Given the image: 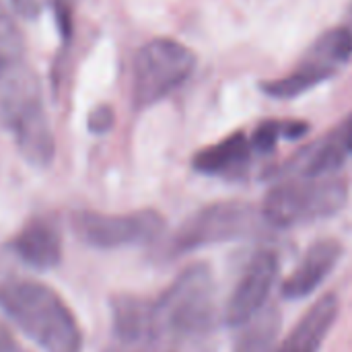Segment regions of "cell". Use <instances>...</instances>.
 Returning <instances> with one entry per match:
<instances>
[{
  "label": "cell",
  "mask_w": 352,
  "mask_h": 352,
  "mask_svg": "<svg viewBox=\"0 0 352 352\" xmlns=\"http://www.w3.org/2000/svg\"><path fill=\"white\" fill-rule=\"evenodd\" d=\"M0 128L10 132L21 157L33 167H47L56 140L43 107V87L25 54L0 58Z\"/></svg>",
  "instance_id": "cell-1"
},
{
  "label": "cell",
  "mask_w": 352,
  "mask_h": 352,
  "mask_svg": "<svg viewBox=\"0 0 352 352\" xmlns=\"http://www.w3.org/2000/svg\"><path fill=\"white\" fill-rule=\"evenodd\" d=\"M0 309L45 352L82 351L78 322L52 287L31 278L0 280Z\"/></svg>",
  "instance_id": "cell-2"
},
{
  "label": "cell",
  "mask_w": 352,
  "mask_h": 352,
  "mask_svg": "<svg viewBox=\"0 0 352 352\" xmlns=\"http://www.w3.org/2000/svg\"><path fill=\"white\" fill-rule=\"evenodd\" d=\"M153 320L157 338L188 340L208 334L217 322V287L208 264L188 266L153 301Z\"/></svg>",
  "instance_id": "cell-3"
},
{
  "label": "cell",
  "mask_w": 352,
  "mask_h": 352,
  "mask_svg": "<svg viewBox=\"0 0 352 352\" xmlns=\"http://www.w3.org/2000/svg\"><path fill=\"white\" fill-rule=\"evenodd\" d=\"M349 202V184L342 177H283L262 202V219L289 229L338 214Z\"/></svg>",
  "instance_id": "cell-4"
},
{
  "label": "cell",
  "mask_w": 352,
  "mask_h": 352,
  "mask_svg": "<svg viewBox=\"0 0 352 352\" xmlns=\"http://www.w3.org/2000/svg\"><path fill=\"white\" fill-rule=\"evenodd\" d=\"M196 56L184 43L157 37L144 43L132 64V103L136 109L153 107L179 89L194 72Z\"/></svg>",
  "instance_id": "cell-5"
},
{
  "label": "cell",
  "mask_w": 352,
  "mask_h": 352,
  "mask_svg": "<svg viewBox=\"0 0 352 352\" xmlns=\"http://www.w3.org/2000/svg\"><path fill=\"white\" fill-rule=\"evenodd\" d=\"M262 212L248 202H214L190 214L169 241V256H182L206 245L237 241L258 231Z\"/></svg>",
  "instance_id": "cell-6"
},
{
  "label": "cell",
  "mask_w": 352,
  "mask_h": 352,
  "mask_svg": "<svg viewBox=\"0 0 352 352\" xmlns=\"http://www.w3.org/2000/svg\"><path fill=\"white\" fill-rule=\"evenodd\" d=\"M352 58V33L346 27L328 29L320 35L299 64L280 78L262 82V91L274 99H293L332 78Z\"/></svg>",
  "instance_id": "cell-7"
},
{
  "label": "cell",
  "mask_w": 352,
  "mask_h": 352,
  "mask_svg": "<svg viewBox=\"0 0 352 352\" xmlns=\"http://www.w3.org/2000/svg\"><path fill=\"white\" fill-rule=\"evenodd\" d=\"M70 225L82 243L97 250H113L155 241L165 229V219L153 208L124 214L76 210L70 217Z\"/></svg>",
  "instance_id": "cell-8"
},
{
  "label": "cell",
  "mask_w": 352,
  "mask_h": 352,
  "mask_svg": "<svg viewBox=\"0 0 352 352\" xmlns=\"http://www.w3.org/2000/svg\"><path fill=\"white\" fill-rule=\"evenodd\" d=\"M278 256L274 252H258L248 262L241 272L227 305H225V324L231 328H241L256 314L266 307L274 280L278 276Z\"/></svg>",
  "instance_id": "cell-9"
},
{
  "label": "cell",
  "mask_w": 352,
  "mask_h": 352,
  "mask_svg": "<svg viewBox=\"0 0 352 352\" xmlns=\"http://www.w3.org/2000/svg\"><path fill=\"white\" fill-rule=\"evenodd\" d=\"M352 157V113L332 128L324 138L299 151L285 167L280 177H326Z\"/></svg>",
  "instance_id": "cell-10"
},
{
  "label": "cell",
  "mask_w": 352,
  "mask_h": 352,
  "mask_svg": "<svg viewBox=\"0 0 352 352\" xmlns=\"http://www.w3.org/2000/svg\"><path fill=\"white\" fill-rule=\"evenodd\" d=\"M12 254L35 270H52L62 260V231L54 217H31L10 239Z\"/></svg>",
  "instance_id": "cell-11"
},
{
  "label": "cell",
  "mask_w": 352,
  "mask_h": 352,
  "mask_svg": "<svg viewBox=\"0 0 352 352\" xmlns=\"http://www.w3.org/2000/svg\"><path fill=\"white\" fill-rule=\"evenodd\" d=\"M344 250L338 239H320L311 243L283 283V295L291 301L309 297L332 274Z\"/></svg>",
  "instance_id": "cell-12"
},
{
  "label": "cell",
  "mask_w": 352,
  "mask_h": 352,
  "mask_svg": "<svg viewBox=\"0 0 352 352\" xmlns=\"http://www.w3.org/2000/svg\"><path fill=\"white\" fill-rule=\"evenodd\" d=\"M338 311L340 303L334 293L320 297L274 352H320L332 326L336 324Z\"/></svg>",
  "instance_id": "cell-13"
},
{
  "label": "cell",
  "mask_w": 352,
  "mask_h": 352,
  "mask_svg": "<svg viewBox=\"0 0 352 352\" xmlns=\"http://www.w3.org/2000/svg\"><path fill=\"white\" fill-rule=\"evenodd\" d=\"M252 140L243 132H233L217 144L198 151L192 159V167L204 175H241L254 159Z\"/></svg>",
  "instance_id": "cell-14"
},
{
  "label": "cell",
  "mask_w": 352,
  "mask_h": 352,
  "mask_svg": "<svg viewBox=\"0 0 352 352\" xmlns=\"http://www.w3.org/2000/svg\"><path fill=\"white\" fill-rule=\"evenodd\" d=\"M113 332L124 344H146L157 340L153 301L130 293H118L111 297Z\"/></svg>",
  "instance_id": "cell-15"
},
{
  "label": "cell",
  "mask_w": 352,
  "mask_h": 352,
  "mask_svg": "<svg viewBox=\"0 0 352 352\" xmlns=\"http://www.w3.org/2000/svg\"><path fill=\"white\" fill-rule=\"evenodd\" d=\"M280 330V314L276 307H264L248 324L235 340L233 352H268Z\"/></svg>",
  "instance_id": "cell-16"
},
{
  "label": "cell",
  "mask_w": 352,
  "mask_h": 352,
  "mask_svg": "<svg viewBox=\"0 0 352 352\" xmlns=\"http://www.w3.org/2000/svg\"><path fill=\"white\" fill-rule=\"evenodd\" d=\"M307 124L299 120H268L260 124L250 136L256 155H268L280 140H297L307 132Z\"/></svg>",
  "instance_id": "cell-17"
},
{
  "label": "cell",
  "mask_w": 352,
  "mask_h": 352,
  "mask_svg": "<svg viewBox=\"0 0 352 352\" xmlns=\"http://www.w3.org/2000/svg\"><path fill=\"white\" fill-rule=\"evenodd\" d=\"M19 54H25L23 35H21L19 27L14 25L8 8L0 0V58L2 56H19Z\"/></svg>",
  "instance_id": "cell-18"
},
{
  "label": "cell",
  "mask_w": 352,
  "mask_h": 352,
  "mask_svg": "<svg viewBox=\"0 0 352 352\" xmlns=\"http://www.w3.org/2000/svg\"><path fill=\"white\" fill-rule=\"evenodd\" d=\"M78 4H80V0H50V8L54 12L64 47L70 45L72 33H74V16H76Z\"/></svg>",
  "instance_id": "cell-19"
},
{
  "label": "cell",
  "mask_w": 352,
  "mask_h": 352,
  "mask_svg": "<svg viewBox=\"0 0 352 352\" xmlns=\"http://www.w3.org/2000/svg\"><path fill=\"white\" fill-rule=\"evenodd\" d=\"M113 124H116V113L105 103L93 107L89 118H87V128L91 134H107L113 128Z\"/></svg>",
  "instance_id": "cell-20"
},
{
  "label": "cell",
  "mask_w": 352,
  "mask_h": 352,
  "mask_svg": "<svg viewBox=\"0 0 352 352\" xmlns=\"http://www.w3.org/2000/svg\"><path fill=\"white\" fill-rule=\"evenodd\" d=\"M10 4L23 19H37L43 10L45 0H10Z\"/></svg>",
  "instance_id": "cell-21"
},
{
  "label": "cell",
  "mask_w": 352,
  "mask_h": 352,
  "mask_svg": "<svg viewBox=\"0 0 352 352\" xmlns=\"http://www.w3.org/2000/svg\"><path fill=\"white\" fill-rule=\"evenodd\" d=\"M0 352H27L12 336V332L0 322Z\"/></svg>",
  "instance_id": "cell-22"
},
{
  "label": "cell",
  "mask_w": 352,
  "mask_h": 352,
  "mask_svg": "<svg viewBox=\"0 0 352 352\" xmlns=\"http://www.w3.org/2000/svg\"><path fill=\"white\" fill-rule=\"evenodd\" d=\"M344 27H346V29L352 33V6H351V16H349V25H344Z\"/></svg>",
  "instance_id": "cell-23"
}]
</instances>
